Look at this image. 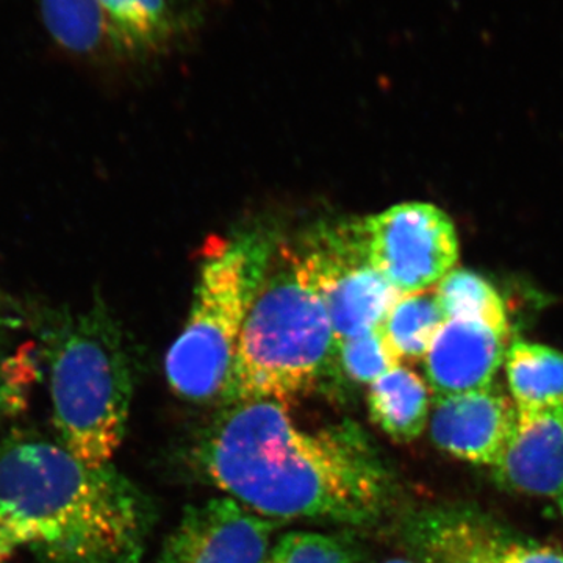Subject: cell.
I'll return each mask as SVG.
<instances>
[{
  "label": "cell",
  "mask_w": 563,
  "mask_h": 563,
  "mask_svg": "<svg viewBox=\"0 0 563 563\" xmlns=\"http://www.w3.org/2000/svg\"><path fill=\"white\" fill-rule=\"evenodd\" d=\"M269 254L251 236L207 243L190 317L165 361L166 379L179 398L231 402L240 335Z\"/></svg>",
  "instance_id": "5b68a950"
},
{
  "label": "cell",
  "mask_w": 563,
  "mask_h": 563,
  "mask_svg": "<svg viewBox=\"0 0 563 563\" xmlns=\"http://www.w3.org/2000/svg\"><path fill=\"white\" fill-rule=\"evenodd\" d=\"M398 365V358L385 342L380 328H377L336 342L331 368L339 366V373L352 384L372 385Z\"/></svg>",
  "instance_id": "ffe728a7"
},
{
  "label": "cell",
  "mask_w": 563,
  "mask_h": 563,
  "mask_svg": "<svg viewBox=\"0 0 563 563\" xmlns=\"http://www.w3.org/2000/svg\"><path fill=\"white\" fill-rule=\"evenodd\" d=\"M433 290L448 320L481 321L510 331L501 296L484 277L465 269H453Z\"/></svg>",
  "instance_id": "ac0fdd59"
},
{
  "label": "cell",
  "mask_w": 563,
  "mask_h": 563,
  "mask_svg": "<svg viewBox=\"0 0 563 563\" xmlns=\"http://www.w3.org/2000/svg\"><path fill=\"white\" fill-rule=\"evenodd\" d=\"M335 335L299 252L269 254L236 351L231 402L285 404L307 395L331 368Z\"/></svg>",
  "instance_id": "277c9868"
},
{
  "label": "cell",
  "mask_w": 563,
  "mask_h": 563,
  "mask_svg": "<svg viewBox=\"0 0 563 563\" xmlns=\"http://www.w3.org/2000/svg\"><path fill=\"white\" fill-rule=\"evenodd\" d=\"M492 472L506 490L558 499L563 492V406L518 412Z\"/></svg>",
  "instance_id": "8fae6325"
},
{
  "label": "cell",
  "mask_w": 563,
  "mask_h": 563,
  "mask_svg": "<svg viewBox=\"0 0 563 563\" xmlns=\"http://www.w3.org/2000/svg\"><path fill=\"white\" fill-rule=\"evenodd\" d=\"M501 563H563V553L547 544L509 540L504 548Z\"/></svg>",
  "instance_id": "7402d4cb"
},
{
  "label": "cell",
  "mask_w": 563,
  "mask_h": 563,
  "mask_svg": "<svg viewBox=\"0 0 563 563\" xmlns=\"http://www.w3.org/2000/svg\"><path fill=\"white\" fill-rule=\"evenodd\" d=\"M9 299L0 292V401H10L20 391V385L25 383L27 372L24 363L27 355L14 351L18 333H20L27 317H22Z\"/></svg>",
  "instance_id": "44dd1931"
},
{
  "label": "cell",
  "mask_w": 563,
  "mask_h": 563,
  "mask_svg": "<svg viewBox=\"0 0 563 563\" xmlns=\"http://www.w3.org/2000/svg\"><path fill=\"white\" fill-rule=\"evenodd\" d=\"M368 409L374 424L391 440L413 442L431 417L428 385L412 369L398 365L369 385Z\"/></svg>",
  "instance_id": "4fadbf2b"
},
{
  "label": "cell",
  "mask_w": 563,
  "mask_h": 563,
  "mask_svg": "<svg viewBox=\"0 0 563 563\" xmlns=\"http://www.w3.org/2000/svg\"><path fill=\"white\" fill-rule=\"evenodd\" d=\"M41 14L52 38L66 51L92 54L107 41L114 43L110 22L98 0H41Z\"/></svg>",
  "instance_id": "e0dca14e"
},
{
  "label": "cell",
  "mask_w": 563,
  "mask_h": 563,
  "mask_svg": "<svg viewBox=\"0 0 563 563\" xmlns=\"http://www.w3.org/2000/svg\"><path fill=\"white\" fill-rule=\"evenodd\" d=\"M122 49L146 51L172 38L176 21L168 0H98Z\"/></svg>",
  "instance_id": "2e32d148"
},
{
  "label": "cell",
  "mask_w": 563,
  "mask_h": 563,
  "mask_svg": "<svg viewBox=\"0 0 563 563\" xmlns=\"http://www.w3.org/2000/svg\"><path fill=\"white\" fill-rule=\"evenodd\" d=\"M27 324L47 368L58 442L88 465L111 463L124 440L133 398L120 324L101 298L87 309L35 307Z\"/></svg>",
  "instance_id": "3957f363"
},
{
  "label": "cell",
  "mask_w": 563,
  "mask_h": 563,
  "mask_svg": "<svg viewBox=\"0 0 563 563\" xmlns=\"http://www.w3.org/2000/svg\"><path fill=\"white\" fill-rule=\"evenodd\" d=\"M558 501H559V506H561V510L563 514V492L561 493V496H559Z\"/></svg>",
  "instance_id": "cb8c5ba5"
},
{
  "label": "cell",
  "mask_w": 563,
  "mask_h": 563,
  "mask_svg": "<svg viewBox=\"0 0 563 563\" xmlns=\"http://www.w3.org/2000/svg\"><path fill=\"white\" fill-rule=\"evenodd\" d=\"M506 374L517 412L563 406V354L543 344L514 342Z\"/></svg>",
  "instance_id": "5bb4252c"
},
{
  "label": "cell",
  "mask_w": 563,
  "mask_h": 563,
  "mask_svg": "<svg viewBox=\"0 0 563 563\" xmlns=\"http://www.w3.org/2000/svg\"><path fill=\"white\" fill-rule=\"evenodd\" d=\"M404 537L417 563H501L509 543L483 515L459 507L415 514Z\"/></svg>",
  "instance_id": "7c38bea8"
},
{
  "label": "cell",
  "mask_w": 563,
  "mask_h": 563,
  "mask_svg": "<svg viewBox=\"0 0 563 563\" xmlns=\"http://www.w3.org/2000/svg\"><path fill=\"white\" fill-rule=\"evenodd\" d=\"M362 225L369 262L401 295L429 290L459 261L453 221L432 203H398Z\"/></svg>",
  "instance_id": "52a82bcc"
},
{
  "label": "cell",
  "mask_w": 563,
  "mask_h": 563,
  "mask_svg": "<svg viewBox=\"0 0 563 563\" xmlns=\"http://www.w3.org/2000/svg\"><path fill=\"white\" fill-rule=\"evenodd\" d=\"M190 457L202 479L274 521L376 526L395 492L390 470L357 422L307 431L276 401L222 407Z\"/></svg>",
  "instance_id": "6da1fadb"
},
{
  "label": "cell",
  "mask_w": 563,
  "mask_h": 563,
  "mask_svg": "<svg viewBox=\"0 0 563 563\" xmlns=\"http://www.w3.org/2000/svg\"><path fill=\"white\" fill-rule=\"evenodd\" d=\"M154 504L113 463L91 466L57 439L13 432L0 442V563H140Z\"/></svg>",
  "instance_id": "7a4b0ae2"
},
{
  "label": "cell",
  "mask_w": 563,
  "mask_h": 563,
  "mask_svg": "<svg viewBox=\"0 0 563 563\" xmlns=\"http://www.w3.org/2000/svg\"><path fill=\"white\" fill-rule=\"evenodd\" d=\"M448 321L435 290L401 295L379 325L399 362L420 361Z\"/></svg>",
  "instance_id": "9a60e30c"
},
{
  "label": "cell",
  "mask_w": 563,
  "mask_h": 563,
  "mask_svg": "<svg viewBox=\"0 0 563 563\" xmlns=\"http://www.w3.org/2000/svg\"><path fill=\"white\" fill-rule=\"evenodd\" d=\"M384 563H417L415 561H404V559H393V561L384 562Z\"/></svg>",
  "instance_id": "603a6c76"
},
{
  "label": "cell",
  "mask_w": 563,
  "mask_h": 563,
  "mask_svg": "<svg viewBox=\"0 0 563 563\" xmlns=\"http://www.w3.org/2000/svg\"><path fill=\"white\" fill-rule=\"evenodd\" d=\"M518 412L499 388L435 398L429 417L432 442L443 453L493 466L509 443Z\"/></svg>",
  "instance_id": "9c48e42d"
},
{
  "label": "cell",
  "mask_w": 563,
  "mask_h": 563,
  "mask_svg": "<svg viewBox=\"0 0 563 563\" xmlns=\"http://www.w3.org/2000/svg\"><path fill=\"white\" fill-rule=\"evenodd\" d=\"M265 563H365V554L350 533L292 531L277 540Z\"/></svg>",
  "instance_id": "d6986e66"
},
{
  "label": "cell",
  "mask_w": 563,
  "mask_h": 563,
  "mask_svg": "<svg viewBox=\"0 0 563 563\" xmlns=\"http://www.w3.org/2000/svg\"><path fill=\"white\" fill-rule=\"evenodd\" d=\"M510 331L481 321L448 320L424 357L435 398L484 390L506 362Z\"/></svg>",
  "instance_id": "30bf717a"
},
{
  "label": "cell",
  "mask_w": 563,
  "mask_h": 563,
  "mask_svg": "<svg viewBox=\"0 0 563 563\" xmlns=\"http://www.w3.org/2000/svg\"><path fill=\"white\" fill-rule=\"evenodd\" d=\"M276 521L232 498L185 507L152 563H265Z\"/></svg>",
  "instance_id": "ba28073f"
},
{
  "label": "cell",
  "mask_w": 563,
  "mask_h": 563,
  "mask_svg": "<svg viewBox=\"0 0 563 563\" xmlns=\"http://www.w3.org/2000/svg\"><path fill=\"white\" fill-rule=\"evenodd\" d=\"M299 257L324 303L335 342L379 328L401 296L369 262L362 220L322 229Z\"/></svg>",
  "instance_id": "8992f818"
}]
</instances>
